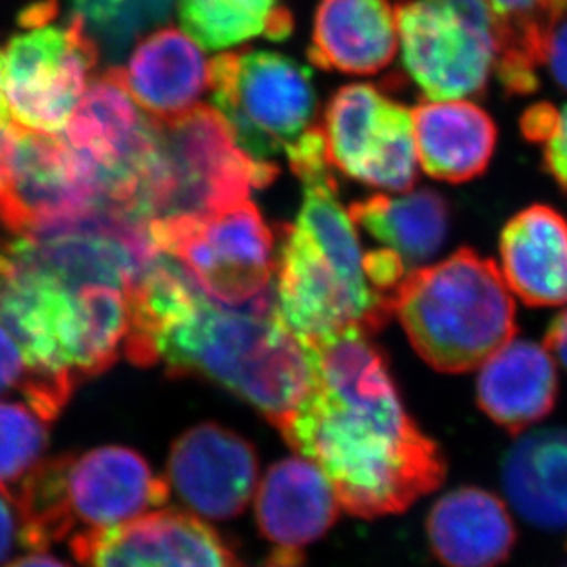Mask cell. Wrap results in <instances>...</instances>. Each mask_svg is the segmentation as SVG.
I'll list each match as a JSON object with an SVG mask.
<instances>
[{
  "label": "cell",
  "mask_w": 567,
  "mask_h": 567,
  "mask_svg": "<svg viewBox=\"0 0 567 567\" xmlns=\"http://www.w3.org/2000/svg\"><path fill=\"white\" fill-rule=\"evenodd\" d=\"M303 348L315 371L312 388L279 432L320 466L340 507L380 518L437 491L446 460L410 417L370 332L351 327Z\"/></svg>",
  "instance_id": "cell-1"
},
{
  "label": "cell",
  "mask_w": 567,
  "mask_h": 567,
  "mask_svg": "<svg viewBox=\"0 0 567 567\" xmlns=\"http://www.w3.org/2000/svg\"><path fill=\"white\" fill-rule=\"evenodd\" d=\"M169 375L214 380L281 429L306 401L315 380L300 340L274 311H239L198 296L184 320L156 342Z\"/></svg>",
  "instance_id": "cell-2"
},
{
  "label": "cell",
  "mask_w": 567,
  "mask_h": 567,
  "mask_svg": "<svg viewBox=\"0 0 567 567\" xmlns=\"http://www.w3.org/2000/svg\"><path fill=\"white\" fill-rule=\"evenodd\" d=\"M391 309L419 357L441 373L476 370L516 334L504 276L471 248L408 274Z\"/></svg>",
  "instance_id": "cell-3"
},
{
  "label": "cell",
  "mask_w": 567,
  "mask_h": 567,
  "mask_svg": "<svg viewBox=\"0 0 567 567\" xmlns=\"http://www.w3.org/2000/svg\"><path fill=\"white\" fill-rule=\"evenodd\" d=\"M155 122V164L136 204L145 226L208 219L278 177V166L247 155L225 118L208 105Z\"/></svg>",
  "instance_id": "cell-4"
},
{
  "label": "cell",
  "mask_w": 567,
  "mask_h": 567,
  "mask_svg": "<svg viewBox=\"0 0 567 567\" xmlns=\"http://www.w3.org/2000/svg\"><path fill=\"white\" fill-rule=\"evenodd\" d=\"M158 252L173 257L198 292L239 311L276 309V237L250 200L203 220L147 226Z\"/></svg>",
  "instance_id": "cell-5"
},
{
  "label": "cell",
  "mask_w": 567,
  "mask_h": 567,
  "mask_svg": "<svg viewBox=\"0 0 567 567\" xmlns=\"http://www.w3.org/2000/svg\"><path fill=\"white\" fill-rule=\"evenodd\" d=\"M58 2L28 6L19 17L24 30L4 52V97L17 125L58 134L80 105L100 52L80 13L55 21Z\"/></svg>",
  "instance_id": "cell-6"
},
{
  "label": "cell",
  "mask_w": 567,
  "mask_h": 567,
  "mask_svg": "<svg viewBox=\"0 0 567 567\" xmlns=\"http://www.w3.org/2000/svg\"><path fill=\"white\" fill-rule=\"evenodd\" d=\"M208 91L237 145L257 162L300 142L315 127L311 70L268 50L225 52L209 61Z\"/></svg>",
  "instance_id": "cell-7"
},
{
  "label": "cell",
  "mask_w": 567,
  "mask_h": 567,
  "mask_svg": "<svg viewBox=\"0 0 567 567\" xmlns=\"http://www.w3.org/2000/svg\"><path fill=\"white\" fill-rule=\"evenodd\" d=\"M395 17L402 64L424 96L441 102L485 92L502 47L487 0H404Z\"/></svg>",
  "instance_id": "cell-8"
},
{
  "label": "cell",
  "mask_w": 567,
  "mask_h": 567,
  "mask_svg": "<svg viewBox=\"0 0 567 567\" xmlns=\"http://www.w3.org/2000/svg\"><path fill=\"white\" fill-rule=\"evenodd\" d=\"M86 287H72L0 250V323L39 375L78 384L105 371Z\"/></svg>",
  "instance_id": "cell-9"
},
{
  "label": "cell",
  "mask_w": 567,
  "mask_h": 567,
  "mask_svg": "<svg viewBox=\"0 0 567 567\" xmlns=\"http://www.w3.org/2000/svg\"><path fill=\"white\" fill-rule=\"evenodd\" d=\"M60 136L100 197L136 215L155 164L156 122L128 96L118 70L92 78Z\"/></svg>",
  "instance_id": "cell-10"
},
{
  "label": "cell",
  "mask_w": 567,
  "mask_h": 567,
  "mask_svg": "<svg viewBox=\"0 0 567 567\" xmlns=\"http://www.w3.org/2000/svg\"><path fill=\"white\" fill-rule=\"evenodd\" d=\"M327 161L370 188L404 193L419 177L412 111L377 86L351 83L332 94L320 125Z\"/></svg>",
  "instance_id": "cell-11"
},
{
  "label": "cell",
  "mask_w": 567,
  "mask_h": 567,
  "mask_svg": "<svg viewBox=\"0 0 567 567\" xmlns=\"http://www.w3.org/2000/svg\"><path fill=\"white\" fill-rule=\"evenodd\" d=\"M107 206L60 134L13 122L0 156V225L8 234L24 236Z\"/></svg>",
  "instance_id": "cell-12"
},
{
  "label": "cell",
  "mask_w": 567,
  "mask_h": 567,
  "mask_svg": "<svg viewBox=\"0 0 567 567\" xmlns=\"http://www.w3.org/2000/svg\"><path fill=\"white\" fill-rule=\"evenodd\" d=\"M274 290L279 316L301 346L351 327L373 334L391 316L388 307L353 289L298 223L279 231Z\"/></svg>",
  "instance_id": "cell-13"
},
{
  "label": "cell",
  "mask_w": 567,
  "mask_h": 567,
  "mask_svg": "<svg viewBox=\"0 0 567 567\" xmlns=\"http://www.w3.org/2000/svg\"><path fill=\"white\" fill-rule=\"evenodd\" d=\"M70 549L86 567H239L236 553L197 514L151 511L102 533H80Z\"/></svg>",
  "instance_id": "cell-14"
},
{
  "label": "cell",
  "mask_w": 567,
  "mask_h": 567,
  "mask_svg": "<svg viewBox=\"0 0 567 567\" xmlns=\"http://www.w3.org/2000/svg\"><path fill=\"white\" fill-rule=\"evenodd\" d=\"M256 449L245 437L204 423L184 432L167 460V485L197 516L236 518L256 491Z\"/></svg>",
  "instance_id": "cell-15"
},
{
  "label": "cell",
  "mask_w": 567,
  "mask_h": 567,
  "mask_svg": "<svg viewBox=\"0 0 567 567\" xmlns=\"http://www.w3.org/2000/svg\"><path fill=\"white\" fill-rule=\"evenodd\" d=\"M169 485L150 463L125 446H102L70 455L66 502L80 533H102L166 504ZM75 533V535H80Z\"/></svg>",
  "instance_id": "cell-16"
},
{
  "label": "cell",
  "mask_w": 567,
  "mask_h": 567,
  "mask_svg": "<svg viewBox=\"0 0 567 567\" xmlns=\"http://www.w3.org/2000/svg\"><path fill=\"white\" fill-rule=\"evenodd\" d=\"M120 80L134 103L153 120L178 118L208 91L209 61L178 28H162L133 50Z\"/></svg>",
  "instance_id": "cell-17"
},
{
  "label": "cell",
  "mask_w": 567,
  "mask_h": 567,
  "mask_svg": "<svg viewBox=\"0 0 567 567\" xmlns=\"http://www.w3.org/2000/svg\"><path fill=\"white\" fill-rule=\"evenodd\" d=\"M399 52L390 0H320L312 21L309 60L327 72L373 75Z\"/></svg>",
  "instance_id": "cell-18"
},
{
  "label": "cell",
  "mask_w": 567,
  "mask_h": 567,
  "mask_svg": "<svg viewBox=\"0 0 567 567\" xmlns=\"http://www.w3.org/2000/svg\"><path fill=\"white\" fill-rule=\"evenodd\" d=\"M340 508L326 474L307 457H287L270 466L256 496L261 535L287 549L320 540L337 524Z\"/></svg>",
  "instance_id": "cell-19"
},
{
  "label": "cell",
  "mask_w": 567,
  "mask_h": 567,
  "mask_svg": "<svg viewBox=\"0 0 567 567\" xmlns=\"http://www.w3.org/2000/svg\"><path fill=\"white\" fill-rule=\"evenodd\" d=\"M426 535L444 567L502 566L518 538L504 502L480 487L455 488L437 499Z\"/></svg>",
  "instance_id": "cell-20"
},
{
  "label": "cell",
  "mask_w": 567,
  "mask_h": 567,
  "mask_svg": "<svg viewBox=\"0 0 567 567\" xmlns=\"http://www.w3.org/2000/svg\"><path fill=\"white\" fill-rule=\"evenodd\" d=\"M499 257L505 284L525 306H566L567 220L557 209L535 204L511 217Z\"/></svg>",
  "instance_id": "cell-21"
},
{
  "label": "cell",
  "mask_w": 567,
  "mask_h": 567,
  "mask_svg": "<svg viewBox=\"0 0 567 567\" xmlns=\"http://www.w3.org/2000/svg\"><path fill=\"white\" fill-rule=\"evenodd\" d=\"M419 164L443 183L463 184L485 173L498 128L491 114L466 100L424 102L412 111Z\"/></svg>",
  "instance_id": "cell-22"
},
{
  "label": "cell",
  "mask_w": 567,
  "mask_h": 567,
  "mask_svg": "<svg viewBox=\"0 0 567 567\" xmlns=\"http://www.w3.org/2000/svg\"><path fill=\"white\" fill-rule=\"evenodd\" d=\"M476 396L483 412L508 434L540 423L558 399L551 354L530 340H511L483 364Z\"/></svg>",
  "instance_id": "cell-23"
},
{
  "label": "cell",
  "mask_w": 567,
  "mask_h": 567,
  "mask_svg": "<svg viewBox=\"0 0 567 567\" xmlns=\"http://www.w3.org/2000/svg\"><path fill=\"white\" fill-rule=\"evenodd\" d=\"M502 485L525 522L567 530V429L535 430L519 437L502 461Z\"/></svg>",
  "instance_id": "cell-24"
},
{
  "label": "cell",
  "mask_w": 567,
  "mask_h": 567,
  "mask_svg": "<svg viewBox=\"0 0 567 567\" xmlns=\"http://www.w3.org/2000/svg\"><path fill=\"white\" fill-rule=\"evenodd\" d=\"M348 212L354 226L401 257L410 272L437 256L449 236V203L434 189L379 193L351 204Z\"/></svg>",
  "instance_id": "cell-25"
},
{
  "label": "cell",
  "mask_w": 567,
  "mask_h": 567,
  "mask_svg": "<svg viewBox=\"0 0 567 567\" xmlns=\"http://www.w3.org/2000/svg\"><path fill=\"white\" fill-rule=\"evenodd\" d=\"M178 17L195 43L223 50L257 38L285 41L295 19L281 0H178Z\"/></svg>",
  "instance_id": "cell-26"
},
{
  "label": "cell",
  "mask_w": 567,
  "mask_h": 567,
  "mask_svg": "<svg viewBox=\"0 0 567 567\" xmlns=\"http://www.w3.org/2000/svg\"><path fill=\"white\" fill-rule=\"evenodd\" d=\"M502 30L496 74L508 94H530L540 85L538 70L547 33L567 11V0H487Z\"/></svg>",
  "instance_id": "cell-27"
},
{
  "label": "cell",
  "mask_w": 567,
  "mask_h": 567,
  "mask_svg": "<svg viewBox=\"0 0 567 567\" xmlns=\"http://www.w3.org/2000/svg\"><path fill=\"white\" fill-rule=\"evenodd\" d=\"M47 424L28 404L0 401V491L16 485L41 461L49 446Z\"/></svg>",
  "instance_id": "cell-28"
},
{
  "label": "cell",
  "mask_w": 567,
  "mask_h": 567,
  "mask_svg": "<svg viewBox=\"0 0 567 567\" xmlns=\"http://www.w3.org/2000/svg\"><path fill=\"white\" fill-rule=\"evenodd\" d=\"M74 388V382L70 380L35 373L28 365L19 343L0 323V395L13 390L21 391L28 406L47 423H52L69 404Z\"/></svg>",
  "instance_id": "cell-29"
},
{
  "label": "cell",
  "mask_w": 567,
  "mask_h": 567,
  "mask_svg": "<svg viewBox=\"0 0 567 567\" xmlns=\"http://www.w3.org/2000/svg\"><path fill=\"white\" fill-rule=\"evenodd\" d=\"M525 138L538 144L544 155V167L564 189H567V105L536 103L522 118Z\"/></svg>",
  "instance_id": "cell-30"
},
{
  "label": "cell",
  "mask_w": 567,
  "mask_h": 567,
  "mask_svg": "<svg viewBox=\"0 0 567 567\" xmlns=\"http://www.w3.org/2000/svg\"><path fill=\"white\" fill-rule=\"evenodd\" d=\"M542 66H547L555 83L567 92V11L547 33Z\"/></svg>",
  "instance_id": "cell-31"
},
{
  "label": "cell",
  "mask_w": 567,
  "mask_h": 567,
  "mask_svg": "<svg viewBox=\"0 0 567 567\" xmlns=\"http://www.w3.org/2000/svg\"><path fill=\"white\" fill-rule=\"evenodd\" d=\"M17 542H21L16 508L0 494V564L10 558Z\"/></svg>",
  "instance_id": "cell-32"
},
{
  "label": "cell",
  "mask_w": 567,
  "mask_h": 567,
  "mask_svg": "<svg viewBox=\"0 0 567 567\" xmlns=\"http://www.w3.org/2000/svg\"><path fill=\"white\" fill-rule=\"evenodd\" d=\"M546 348L567 371V309L555 316L546 332Z\"/></svg>",
  "instance_id": "cell-33"
},
{
  "label": "cell",
  "mask_w": 567,
  "mask_h": 567,
  "mask_svg": "<svg viewBox=\"0 0 567 567\" xmlns=\"http://www.w3.org/2000/svg\"><path fill=\"white\" fill-rule=\"evenodd\" d=\"M11 127H13V120L4 97V54L0 52V156L4 151L6 142L10 138Z\"/></svg>",
  "instance_id": "cell-34"
},
{
  "label": "cell",
  "mask_w": 567,
  "mask_h": 567,
  "mask_svg": "<svg viewBox=\"0 0 567 567\" xmlns=\"http://www.w3.org/2000/svg\"><path fill=\"white\" fill-rule=\"evenodd\" d=\"M259 567H306V557L300 549L278 547L272 553V557H268L267 563H262Z\"/></svg>",
  "instance_id": "cell-35"
},
{
  "label": "cell",
  "mask_w": 567,
  "mask_h": 567,
  "mask_svg": "<svg viewBox=\"0 0 567 567\" xmlns=\"http://www.w3.org/2000/svg\"><path fill=\"white\" fill-rule=\"evenodd\" d=\"M8 567H69L66 564L61 563L58 558L49 557V555H41V553H33L28 557L17 558L16 563H11Z\"/></svg>",
  "instance_id": "cell-36"
},
{
  "label": "cell",
  "mask_w": 567,
  "mask_h": 567,
  "mask_svg": "<svg viewBox=\"0 0 567 567\" xmlns=\"http://www.w3.org/2000/svg\"><path fill=\"white\" fill-rule=\"evenodd\" d=\"M564 567H567V566H564Z\"/></svg>",
  "instance_id": "cell-37"
}]
</instances>
